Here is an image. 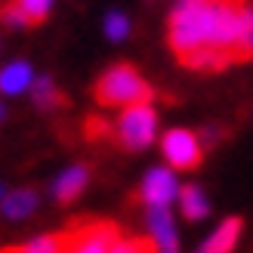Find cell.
I'll return each instance as SVG.
<instances>
[{
    "mask_svg": "<svg viewBox=\"0 0 253 253\" xmlns=\"http://www.w3.org/2000/svg\"><path fill=\"white\" fill-rule=\"evenodd\" d=\"M161 151L167 164L173 170H198L201 161H204V148H201V139L192 133V130H182V126H176V130L164 133L161 139Z\"/></svg>",
    "mask_w": 253,
    "mask_h": 253,
    "instance_id": "4",
    "label": "cell"
},
{
    "mask_svg": "<svg viewBox=\"0 0 253 253\" xmlns=\"http://www.w3.org/2000/svg\"><path fill=\"white\" fill-rule=\"evenodd\" d=\"M179 207H182V216H185V219H204L207 213H210L207 195L201 192L198 185H185V188H179Z\"/></svg>",
    "mask_w": 253,
    "mask_h": 253,
    "instance_id": "12",
    "label": "cell"
},
{
    "mask_svg": "<svg viewBox=\"0 0 253 253\" xmlns=\"http://www.w3.org/2000/svg\"><path fill=\"white\" fill-rule=\"evenodd\" d=\"M155 126H158V115L151 108V102H136L121 111V118L115 124V136L124 148L139 151L155 142Z\"/></svg>",
    "mask_w": 253,
    "mask_h": 253,
    "instance_id": "3",
    "label": "cell"
},
{
    "mask_svg": "<svg viewBox=\"0 0 253 253\" xmlns=\"http://www.w3.org/2000/svg\"><path fill=\"white\" fill-rule=\"evenodd\" d=\"M86 176H90V170H86V167H71V170H65V173L59 176V179L53 182V195H56L59 204H71V201L84 192Z\"/></svg>",
    "mask_w": 253,
    "mask_h": 253,
    "instance_id": "9",
    "label": "cell"
},
{
    "mask_svg": "<svg viewBox=\"0 0 253 253\" xmlns=\"http://www.w3.org/2000/svg\"><path fill=\"white\" fill-rule=\"evenodd\" d=\"M31 96L37 108H53V105H65V93L53 84V78H34L31 81Z\"/></svg>",
    "mask_w": 253,
    "mask_h": 253,
    "instance_id": "13",
    "label": "cell"
},
{
    "mask_svg": "<svg viewBox=\"0 0 253 253\" xmlns=\"http://www.w3.org/2000/svg\"><path fill=\"white\" fill-rule=\"evenodd\" d=\"M0 19H3L6 25H12V28H28V19H25V12L19 9L16 0H9V3L0 9Z\"/></svg>",
    "mask_w": 253,
    "mask_h": 253,
    "instance_id": "18",
    "label": "cell"
},
{
    "mask_svg": "<svg viewBox=\"0 0 253 253\" xmlns=\"http://www.w3.org/2000/svg\"><path fill=\"white\" fill-rule=\"evenodd\" d=\"M37 207V195L31 192V188H22V192H12L6 201H3V213L9 219H22L28 216V213Z\"/></svg>",
    "mask_w": 253,
    "mask_h": 253,
    "instance_id": "14",
    "label": "cell"
},
{
    "mask_svg": "<svg viewBox=\"0 0 253 253\" xmlns=\"http://www.w3.org/2000/svg\"><path fill=\"white\" fill-rule=\"evenodd\" d=\"M19 9L25 12V19H28V28H37V25H43L49 9H53V0H16Z\"/></svg>",
    "mask_w": 253,
    "mask_h": 253,
    "instance_id": "15",
    "label": "cell"
},
{
    "mask_svg": "<svg viewBox=\"0 0 253 253\" xmlns=\"http://www.w3.org/2000/svg\"><path fill=\"white\" fill-rule=\"evenodd\" d=\"M3 115H6V111H3V105H0V121H3Z\"/></svg>",
    "mask_w": 253,
    "mask_h": 253,
    "instance_id": "20",
    "label": "cell"
},
{
    "mask_svg": "<svg viewBox=\"0 0 253 253\" xmlns=\"http://www.w3.org/2000/svg\"><path fill=\"white\" fill-rule=\"evenodd\" d=\"M105 34L111 37V41H124V37L130 34V22H126V16H121V12H108L105 16Z\"/></svg>",
    "mask_w": 253,
    "mask_h": 253,
    "instance_id": "17",
    "label": "cell"
},
{
    "mask_svg": "<svg viewBox=\"0 0 253 253\" xmlns=\"http://www.w3.org/2000/svg\"><path fill=\"white\" fill-rule=\"evenodd\" d=\"M167 43L179 65L195 71H222L253 59V3L250 0H179L170 12Z\"/></svg>",
    "mask_w": 253,
    "mask_h": 253,
    "instance_id": "1",
    "label": "cell"
},
{
    "mask_svg": "<svg viewBox=\"0 0 253 253\" xmlns=\"http://www.w3.org/2000/svg\"><path fill=\"white\" fill-rule=\"evenodd\" d=\"M118 225L108 219H93V222H71V247L68 253H111L118 241Z\"/></svg>",
    "mask_w": 253,
    "mask_h": 253,
    "instance_id": "5",
    "label": "cell"
},
{
    "mask_svg": "<svg viewBox=\"0 0 253 253\" xmlns=\"http://www.w3.org/2000/svg\"><path fill=\"white\" fill-rule=\"evenodd\" d=\"M68 247H71V225L56 232V235L34 238V241H28L25 247H16V253H68Z\"/></svg>",
    "mask_w": 253,
    "mask_h": 253,
    "instance_id": "10",
    "label": "cell"
},
{
    "mask_svg": "<svg viewBox=\"0 0 253 253\" xmlns=\"http://www.w3.org/2000/svg\"><path fill=\"white\" fill-rule=\"evenodd\" d=\"M148 229L161 253H179V238H176L173 216L167 213V207H148Z\"/></svg>",
    "mask_w": 253,
    "mask_h": 253,
    "instance_id": "7",
    "label": "cell"
},
{
    "mask_svg": "<svg viewBox=\"0 0 253 253\" xmlns=\"http://www.w3.org/2000/svg\"><path fill=\"white\" fill-rule=\"evenodd\" d=\"M241 219L238 216H232V219H225L216 232H213L204 244H201V250L198 253H232L235 250V244H238V238H241Z\"/></svg>",
    "mask_w": 253,
    "mask_h": 253,
    "instance_id": "8",
    "label": "cell"
},
{
    "mask_svg": "<svg viewBox=\"0 0 253 253\" xmlns=\"http://www.w3.org/2000/svg\"><path fill=\"white\" fill-rule=\"evenodd\" d=\"M31 65L28 62H12V65H6L3 71H0V93L6 96H16L22 93L25 86H31Z\"/></svg>",
    "mask_w": 253,
    "mask_h": 253,
    "instance_id": "11",
    "label": "cell"
},
{
    "mask_svg": "<svg viewBox=\"0 0 253 253\" xmlns=\"http://www.w3.org/2000/svg\"><path fill=\"white\" fill-rule=\"evenodd\" d=\"M111 124H105V121H99V118H86V139H108L111 136V130H108Z\"/></svg>",
    "mask_w": 253,
    "mask_h": 253,
    "instance_id": "19",
    "label": "cell"
},
{
    "mask_svg": "<svg viewBox=\"0 0 253 253\" xmlns=\"http://www.w3.org/2000/svg\"><path fill=\"white\" fill-rule=\"evenodd\" d=\"M176 195H179L176 176H173L170 170H164V167L151 170V173L145 176L142 188H139V201H145L148 207H167Z\"/></svg>",
    "mask_w": 253,
    "mask_h": 253,
    "instance_id": "6",
    "label": "cell"
},
{
    "mask_svg": "<svg viewBox=\"0 0 253 253\" xmlns=\"http://www.w3.org/2000/svg\"><path fill=\"white\" fill-rule=\"evenodd\" d=\"M93 99L102 108H126V105H136V102H151L155 90L142 81V74L136 71V65L121 62V65H111L96 81Z\"/></svg>",
    "mask_w": 253,
    "mask_h": 253,
    "instance_id": "2",
    "label": "cell"
},
{
    "mask_svg": "<svg viewBox=\"0 0 253 253\" xmlns=\"http://www.w3.org/2000/svg\"><path fill=\"white\" fill-rule=\"evenodd\" d=\"M111 253H161V250H158V244L151 241V238H126V241L118 238Z\"/></svg>",
    "mask_w": 253,
    "mask_h": 253,
    "instance_id": "16",
    "label": "cell"
},
{
    "mask_svg": "<svg viewBox=\"0 0 253 253\" xmlns=\"http://www.w3.org/2000/svg\"><path fill=\"white\" fill-rule=\"evenodd\" d=\"M0 195H3V188H0Z\"/></svg>",
    "mask_w": 253,
    "mask_h": 253,
    "instance_id": "21",
    "label": "cell"
}]
</instances>
